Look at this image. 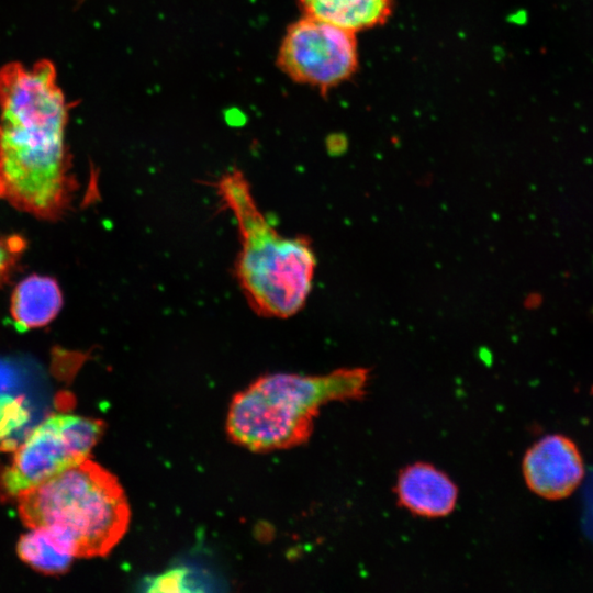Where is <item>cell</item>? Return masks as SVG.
I'll list each match as a JSON object with an SVG mask.
<instances>
[{
    "label": "cell",
    "mask_w": 593,
    "mask_h": 593,
    "mask_svg": "<svg viewBox=\"0 0 593 593\" xmlns=\"http://www.w3.org/2000/svg\"><path fill=\"white\" fill-rule=\"evenodd\" d=\"M67 121L68 105L51 60L0 68V176L4 198L18 209L53 219L67 205Z\"/></svg>",
    "instance_id": "cell-1"
},
{
    "label": "cell",
    "mask_w": 593,
    "mask_h": 593,
    "mask_svg": "<svg viewBox=\"0 0 593 593\" xmlns=\"http://www.w3.org/2000/svg\"><path fill=\"white\" fill-rule=\"evenodd\" d=\"M214 187L237 222L240 250L235 270L247 303L260 316H293L312 289L316 257L310 242L275 230L257 206L242 171L224 174Z\"/></svg>",
    "instance_id": "cell-2"
},
{
    "label": "cell",
    "mask_w": 593,
    "mask_h": 593,
    "mask_svg": "<svg viewBox=\"0 0 593 593\" xmlns=\"http://www.w3.org/2000/svg\"><path fill=\"white\" fill-rule=\"evenodd\" d=\"M16 500L23 524L48 529L75 558L107 556L131 519L119 480L89 458L21 492Z\"/></svg>",
    "instance_id": "cell-3"
},
{
    "label": "cell",
    "mask_w": 593,
    "mask_h": 593,
    "mask_svg": "<svg viewBox=\"0 0 593 593\" xmlns=\"http://www.w3.org/2000/svg\"><path fill=\"white\" fill-rule=\"evenodd\" d=\"M368 378L365 368L337 369L323 376H261L233 396L226 417L227 435L251 451L304 444L321 406L362 398Z\"/></svg>",
    "instance_id": "cell-4"
},
{
    "label": "cell",
    "mask_w": 593,
    "mask_h": 593,
    "mask_svg": "<svg viewBox=\"0 0 593 593\" xmlns=\"http://www.w3.org/2000/svg\"><path fill=\"white\" fill-rule=\"evenodd\" d=\"M104 432L100 419L57 413L31 429L0 472V488L16 496L89 458Z\"/></svg>",
    "instance_id": "cell-5"
},
{
    "label": "cell",
    "mask_w": 593,
    "mask_h": 593,
    "mask_svg": "<svg viewBox=\"0 0 593 593\" xmlns=\"http://www.w3.org/2000/svg\"><path fill=\"white\" fill-rule=\"evenodd\" d=\"M277 65L293 81L326 92L356 72L359 65L356 34L303 15L288 27Z\"/></svg>",
    "instance_id": "cell-6"
},
{
    "label": "cell",
    "mask_w": 593,
    "mask_h": 593,
    "mask_svg": "<svg viewBox=\"0 0 593 593\" xmlns=\"http://www.w3.org/2000/svg\"><path fill=\"white\" fill-rule=\"evenodd\" d=\"M527 488L548 501L571 496L581 485L585 465L577 443L564 434H548L535 441L522 460Z\"/></svg>",
    "instance_id": "cell-7"
},
{
    "label": "cell",
    "mask_w": 593,
    "mask_h": 593,
    "mask_svg": "<svg viewBox=\"0 0 593 593\" xmlns=\"http://www.w3.org/2000/svg\"><path fill=\"white\" fill-rule=\"evenodd\" d=\"M394 491L401 506L427 518L449 515L458 499L452 480L427 462H415L402 469Z\"/></svg>",
    "instance_id": "cell-8"
},
{
    "label": "cell",
    "mask_w": 593,
    "mask_h": 593,
    "mask_svg": "<svg viewBox=\"0 0 593 593\" xmlns=\"http://www.w3.org/2000/svg\"><path fill=\"white\" fill-rule=\"evenodd\" d=\"M303 15L315 18L353 33L388 21L393 0H296Z\"/></svg>",
    "instance_id": "cell-9"
},
{
    "label": "cell",
    "mask_w": 593,
    "mask_h": 593,
    "mask_svg": "<svg viewBox=\"0 0 593 593\" xmlns=\"http://www.w3.org/2000/svg\"><path fill=\"white\" fill-rule=\"evenodd\" d=\"M63 296L57 282L33 275L22 280L11 298V316L19 329H31L48 324L58 314Z\"/></svg>",
    "instance_id": "cell-10"
},
{
    "label": "cell",
    "mask_w": 593,
    "mask_h": 593,
    "mask_svg": "<svg viewBox=\"0 0 593 593\" xmlns=\"http://www.w3.org/2000/svg\"><path fill=\"white\" fill-rule=\"evenodd\" d=\"M16 552L27 566L48 575L66 572L75 559L71 551L44 527L31 528L21 536Z\"/></svg>",
    "instance_id": "cell-11"
},
{
    "label": "cell",
    "mask_w": 593,
    "mask_h": 593,
    "mask_svg": "<svg viewBox=\"0 0 593 593\" xmlns=\"http://www.w3.org/2000/svg\"><path fill=\"white\" fill-rule=\"evenodd\" d=\"M27 411L18 399L0 400V441L7 445L9 437L23 427Z\"/></svg>",
    "instance_id": "cell-12"
},
{
    "label": "cell",
    "mask_w": 593,
    "mask_h": 593,
    "mask_svg": "<svg viewBox=\"0 0 593 593\" xmlns=\"http://www.w3.org/2000/svg\"><path fill=\"white\" fill-rule=\"evenodd\" d=\"M190 584V572L186 568H174L148 579L145 591L183 592L190 591L187 586Z\"/></svg>",
    "instance_id": "cell-13"
},
{
    "label": "cell",
    "mask_w": 593,
    "mask_h": 593,
    "mask_svg": "<svg viewBox=\"0 0 593 593\" xmlns=\"http://www.w3.org/2000/svg\"><path fill=\"white\" fill-rule=\"evenodd\" d=\"M24 243L19 236L0 238V282L14 266Z\"/></svg>",
    "instance_id": "cell-14"
},
{
    "label": "cell",
    "mask_w": 593,
    "mask_h": 593,
    "mask_svg": "<svg viewBox=\"0 0 593 593\" xmlns=\"http://www.w3.org/2000/svg\"><path fill=\"white\" fill-rule=\"evenodd\" d=\"M3 197H4V184L0 176V198H3Z\"/></svg>",
    "instance_id": "cell-15"
}]
</instances>
